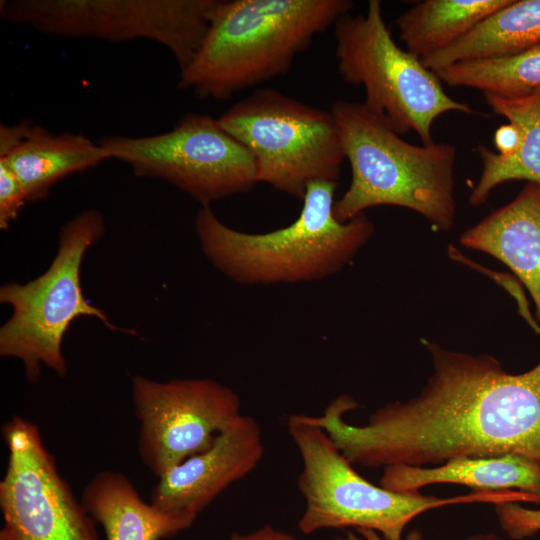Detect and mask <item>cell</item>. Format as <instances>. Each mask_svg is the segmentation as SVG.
<instances>
[{
  "label": "cell",
  "instance_id": "6da1fadb",
  "mask_svg": "<svg viewBox=\"0 0 540 540\" xmlns=\"http://www.w3.org/2000/svg\"><path fill=\"white\" fill-rule=\"evenodd\" d=\"M433 373L419 393L371 413L364 425L344 415L354 398L333 399L310 416L354 465H440L462 457L516 454L540 464V362L511 374L492 355L424 341Z\"/></svg>",
  "mask_w": 540,
  "mask_h": 540
},
{
  "label": "cell",
  "instance_id": "7a4b0ae2",
  "mask_svg": "<svg viewBox=\"0 0 540 540\" xmlns=\"http://www.w3.org/2000/svg\"><path fill=\"white\" fill-rule=\"evenodd\" d=\"M352 7L350 0H220L178 86L222 101L284 75Z\"/></svg>",
  "mask_w": 540,
  "mask_h": 540
},
{
  "label": "cell",
  "instance_id": "3957f363",
  "mask_svg": "<svg viewBox=\"0 0 540 540\" xmlns=\"http://www.w3.org/2000/svg\"><path fill=\"white\" fill-rule=\"evenodd\" d=\"M338 182L314 181L299 216L267 233H247L224 224L202 206L195 230L204 255L225 276L244 285L318 281L342 270L375 232L361 213L347 222L334 215Z\"/></svg>",
  "mask_w": 540,
  "mask_h": 540
},
{
  "label": "cell",
  "instance_id": "277c9868",
  "mask_svg": "<svg viewBox=\"0 0 540 540\" xmlns=\"http://www.w3.org/2000/svg\"><path fill=\"white\" fill-rule=\"evenodd\" d=\"M330 112L351 167V182L334 204L338 221L387 205L410 209L439 231L453 227L457 214L454 145L411 144L363 103L338 100Z\"/></svg>",
  "mask_w": 540,
  "mask_h": 540
},
{
  "label": "cell",
  "instance_id": "5b68a950",
  "mask_svg": "<svg viewBox=\"0 0 540 540\" xmlns=\"http://www.w3.org/2000/svg\"><path fill=\"white\" fill-rule=\"evenodd\" d=\"M287 429L302 459L298 488L305 509L298 528L304 534L353 527L374 530L386 540H401L405 527L430 509L462 503L497 505L515 497L512 491H473L450 498L394 492L362 477L309 415H290Z\"/></svg>",
  "mask_w": 540,
  "mask_h": 540
},
{
  "label": "cell",
  "instance_id": "8992f818",
  "mask_svg": "<svg viewBox=\"0 0 540 540\" xmlns=\"http://www.w3.org/2000/svg\"><path fill=\"white\" fill-rule=\"evenodd\" d=\"M104 231L99 211L79 213L60 229L56 256L43 274L0 288V301L12 308L0 328V355L20 360L30 383L38 381L42 364L60 377L67 374L62 342L74 319L95 317L109 329L123 331L85 299L80 282L84 255Z\"/></svg>",
  "mask_w": 540,
  "mask_h": 540
},
{
  "label": "cell",
  "instance_id": "52a82bcc",
  "mask_svg": "<svg viewBox=\"0 0 540 540\" xmlns=\"http://www.w3.org/2000/svg\"><path fill=\"white\" fill-rule=\"evenodd\" d=\"M334 27L338 71L344 81L365 89L363 104L386 118L400 136L414 131L433 144L434 121L447 112L473 114L450 97L437 74L401 49L387 27L382 3L370 0L366 12L345 14Z\"/></svg>",
  "mask_w": 540,
  "mask_h": 540
},
{
  "label": "cell",
  "instance_id": "ba28073f",
  "mask_svg": "<svg viewBox=\"0 0 540 540\" xmlns=\"http://www.w3.org/2000/svg\"><path fill=\"white\" fill-rule=\"evenodd\" d=\"M218 120L254 157L258 182L300 200L311 182H338L345 155L330 111L262 88Z\"/></svg>",
  "mask_w": 540,
  "mask_h": 540
},
{
  "label": "cell",
  "instance_id": "9c48e42d",
  "mask_svg": "<svg viewBox=\"0 0 540 540\" xmlns=\"http://www.w3.org/2000/svg\"><path fill=\"white\" fill-rule=\"evenodd\" d=\"M220 0H8L0 14L12 24L63 38L166 47L180 71L194 58Z\"/></svg>",
  "mask_w": 540,
  "mask_h": 540
},
{
  "label": "cell",
  "instance_id": "30bf717a",
  "mask_svg": "<svg viewBox=\"0 0 540 540\" xmlns=\"http://www.w3.org/2000/svg\"><path fill=\"white\" fill-rule=\"evenodd\" d=\"M98 143L135 175L167 181L202 206L248 192L258 183L250 151L210 115L188 113L167 132L107 136Z\"/></svg>",
  "mask_w": 540,
  "mask_h": 540
},
{
  "label": "cell",
  "instance_id": "8fae6325",
  "mask_svg": "<svg viewBox=\"0 0 540 540\" xmlns=\"http://www.w3.org/2000/svg\"><path fill=\"white\" fill-rule=\"evenodd\" d=\"M1 433L8 460L0 481V540H101L97 523L59 473L37 424L13 416Z\"/></svg>",
  "mask_w": 540,
  "mask_h": 540
},
{
  "label": "cell",
  "instance_id": "7c38bea8",
  "mask_svg": "<svg viewBox=\"0 0 540 540\" xmlns=\"http://www.w3.org/2000/svg\"><path fill=\"white\" fill-rule=\"evenodd\" d=\"M131 394L139 424L138 455L157 478L210 447L241 415L239 395L211 379L161 382L137 375Z\"/></svg>",
  "mask_w": 540,
  "mask_h": 540
},
{
  "label": "cell",
  "instance_id": "4fadbf2b",
  "mask_svg": "<svg viewBox=\"0 0 540 540\" xmlns=\"http://www.w3.org/2000/svg\"><path fill=\"white\" fill-rule=\"evenodd\" d=\"M264 455L259 423L239 415L207 449L158 478L150 503L165 512L198 515L222 492L248 476Z\"/></svg>",
  "mask_w": 540,
  "mask_h": 540
},
{
  "label": "cell",
  "instance_id": "5bb4252c",
  "mask_svg": "<svg viewBox=\"0 0 540 540\" xmlns=\"http://www.w3.org/2000/svg\"><path fill=\"white\" fill-rule=\"evenodd\" d=\"M0 158L15 173L28 202L46 198L66 176L110 159L98 142L83 134H56L29 119L0 125Z\"/></svg>",
  "mask_w": 540,
  "mask_h": 540
},
{
  "label": "cell",
  "instance_id": "9a60e30c",
  "mask_svg": "<svg viewBox=\"0 0 540 540\" xmlns=\"http://www.w3.org/2000/svg\"><path fill=\"white\" fill-rule=\"evenodd\" d=\"M459 240L497 258L518 277L540 322V184L527 182L511 202L468 228Z\"/></svg>",
  "mask_w": 540,
  "mask_h": 540
},
{
  "label": "cell",
  "instance_id": "2e32d148",
  "mask_svg": "<svg viewBox=\"0 0 540 540\" xmlns=\"http://www.w3.org/2000/svg\"><path fill=\"white\" fill-rule=\"evenodd\" d=\"M81 503L102 527L105 540H161L188 529L198 515L165 512L147 503L120 471L97 472L83 488Z\"/></svg>",
  "mask_w": 540,
  "mask_h": 540
},
{
  "label": "cell",
  "instance_id": "e0dca14e",
  "mask_svg": "<svg viewBox=\"0 0 540 540\" xmlns=\"http://www.w3.org/2000/svg\"><path fill=\"white\" fill-rule=\"evenodd\" d=\"M437 483L461 484L474 491L517 490L540 499V464L516 454L462 457L433 467L388 466L380 479V486L401 493Z\"/></svg>",
  "mask_w": 540,
  "mask_h": 540
},
{
  "label": "cell",
  "instance_id": "ac0fdd59",
  "mask_svg": "<svg viewBox=\"0 0 540 540\" xmlns=\"http://www.w3.org/2000/svg\"><path fill=\"white\" fill-rule=\"evenodd\" d=\"M483 96L494 114L518 128L520 142L510 156H501L483 144L477 146L482 172L469 195V203L475 207L483 205L491 192L507 181L540 184V88L514 97Z\"/></svg>",
  "mask_w": 540,
  "mask_h": 540
},
{
  "label": "cell",
  "instance_id": "d6986e66",
  "mask_svg": "<svg viewBox=\"0 0 540 540\" xmlns=\"http://www.w3.org/2000/svg\"><path fill=\"white\" fill-rule=\"evenodd\" d=\"M540 43V0H512L442 51L421 59L436 72L457 62L504 58Z\"/></svg>",
  "mask_w": 540,
  "mask_h": 540
},
{
  "label": "cell",
  "instance_id": "ffe728a7",
  "mask_svg": "<svg viewBox=\"0 0 540 540\" xmlns=\"http://www.w3.org/2000/svg\"><path fill=\"white\" fill-rule=\"evenodd\" d=\"M512 0H424L399 15V37L422 59L456 42Z\"/></svg>",
  "mask_w": 540,
  "mask_h": 540
},
{
  "label": "cell",
  "instance_id": "44dd1931",
  "mask_svg": "<svg viewBox=\"0 0 540 540\" xmlns=\"http://www.w3.org/2000/svg\"><path fill=\"white\" fill-rule=\"evenodd\" d=\"M442 83L503 97L540 88V43L519 54L457 62L435 72Z\"/></svg>",
  "mask_w": 540,
  "mask_h": 540
},
{
  "label": "cell",
  "instance_id": "7402d4cb",
  "mask_svg": "<svg viewBox=\"0 0 540 540\" xmlns=\"http://www.w3.org/2000/svg\"><path fill=\"white\" fill-rule=\"evenodd\" d=\"M495 514L501 528L512 539H524L540 532V509L507 502L495 505Z\"/></svg>",
  "mask_w": 540,
  "mask_h": 540
},
{
  "label": "cell",
  "instance_id": "603a6c76",
  "mask_svg": "<svg viewBox=\"0 0 540 540\" xmlns=\"http://www.w3.org/2000/svg\"><path fill=\"white\" fill-rule=\"evenodd\" d=\"M26 193L9 165L0 158V228H9L25 203Z\"/></svg>",
  "mask_w": 540,
  "mask_h": 540
},
{
  "label": "cell",
  "instance_id": "cb8c5ba5",
  "mask_svg": "<svg viewBox=\"0 0 540 540\" xmlns=\"http://www.w3.org/2000/svg\"><path fill=\"white\" fill-rule=\"evenodd\" d=\"M520 142V132L513 124L499 127L494 135V144L497 153L501 156H510L516 152Z\"/></svg>",
  "mask_w": 540,
  "mask_h": 540
},
{
  "label": "cell",
  "instance_id": "d4e9b609",
  "mask_svg": "<svg viewBox=\"0 0 540 540\" xmlns=\"http://www.w3.org/2000/svg\"><path fill=\"white\" fill-rule=\"evenodd\" d=\"M228 540H297L292 535L275 529L270 525L262 526L253 532L241 534L232 533Z\"/></svg>",
  "mask_w": 540,
  "mask_h": 540
},
{
  "label": "cell",
  "instance_id": "484cf974",
  "mask_svg": "<svg viewBox=\"0 0 540 540\" xmlns=\"http://www.w3.org/2000/svg\"><path fill=\"white\" fill-rule=\"evenodd\" d=\"M336 540H386L374 530L359 528L356 533L348 531L345 536L337 537ZM401 540H424L419 530H411Z\"/></svg>",
  "mask_w": 540,
  "mask_h": 540
},
{
  "label": "cell",
  "instance_id": "4316f807",
  "mask_svg": "<svg viewBox=\"0 0 540 540\" xmlns=\"http://www.w3.org/2000/svg\"><path fill=\"white\" fill-rule=\"evenodd\" d=\"M461 540H502L498 535L493 533H477L465 537Z\"/></svg>",
  "mask_w": 540,
  "mask_h": 540
}]
</instances>
